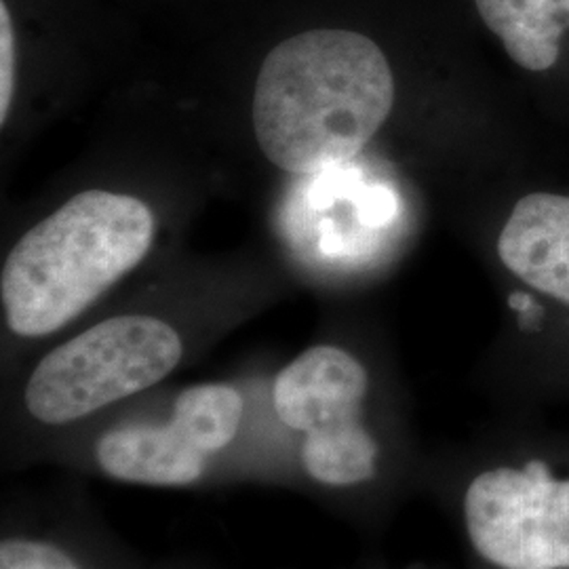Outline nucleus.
Wrapping results in <instances>:
<instances>
[{
  "instance_id": "20e7f679",
  "label": "nucleus",
  "mask_w": 569,
  "mask_h": 569,
  "mask_svg": "<svg viewBox=\"0 0 569 569\" xmlns=\"http://www.w3.org/2000/svg\"><path fill=\"white\" fill-rule=\"evenodd\" d=\"M366 367L338 346H312L277 376L272 401L284 427L302 432L310 479L348 488L376 477L378 443L361 422Z\"/></svg>"
},
{
  "instance_id": "6e6552de",
  "label": "nucleus",
  "mask_w": 569,
  "mask_h": 569,
  "mask_svg": "<svg viewBox=\"0 0 569 569\" xmlns=\"http://www.w3.org/2000/svg\"><path fill=\"white\" fill-rule=\"evenodd\" d=\"M481 20L510 60L529 72L550 70L561 53L566 20L557 0H475Z\"/></svg>"
},
{
  "instance_id": "1a4fd4ad",
  "label": "nucleus",
  "mask_w": 569,
  "mask_h": 569,
  "mask_svg": "<svg viewBox=\"0 0 569 569\" xmlns=\"http://www.w3.org/2000/svg\"><path fill=\"white\" fill-rule=\"evenodd\" d=\"M243 397L228 385H197L186 388L176 403L171 420L186 439L204 453H218L232 443L243 420Z\"/></svg>"
},
{
  "instance_id": "f03ea898",
  "label": "nucleus",
  "mask_w": 569,
  "mask_h": 569,
  "mask_svg": "<svg viewBox=\"0 0 569 569\" xmlns=\"http://www.w3.org/2000/svg\"><path fill=\"white\" fill-rule=\"evenodd\" d=\"M154 216L129 194L87 190L30 228L2 266L7 326L42 338L72 323L142 262Z\"/></svg>"
},
{
  "instance_id": "9b49d317",
  "label": "nucleus",
  "mask_w": 569,
  "mask_h": 569,
  "mask_svg": "<svg viewBox=\"0 0 569 569\" xmlns=\"http://www.w3.org/2000/svg\"><path fill=\"white\" fill-rule=\"evenodd\" d=\"M16 89V37L9 7L0 2V124L9 117V108Z\"/></svg>"
},
{
  "instance_id": "9d476101",
  "label": "nucleus",
  "mask_w": 569,
  "mask_h": 569,
  "mask_svg": "<svg viewBox=\"0 0 569 569\" xmlns=\"http://www.w3.org/2000/svg\"><path fill=\"white\" fill-rule=\"evenodd\" d=\"M0 569H82V566L68 550L49 540L4 538L0 545Z\"/></svg>"
},
{
  "instance_id": "f8f14e48",
  "label": "nucleus",
  "mask_w": 569,
  "mask_h": 569,
  "mask_svg": "<svg viewBox=\"0 0 569 569\" xmlns=\"http://www.w3.org/2000/svg\"><path fill=\"white\" fill-rule=\"evenodd\" d=\"M557 2H559V7H561V13H563L566 26H569V0H557Z\"/></svg>"
},
{
  "instance_id": "0eeeda50",
  "label": "nucleus",
  "mask_w": 569,
  "mask_h": 569,
  "mask_svg": "<svg viewBox=\"0 0 569 569\" xmlns=\"http://www.w3.org/2000/svg\"><path fill=\"white\" fill-rule=\"evenodd\" d=\"M96 460L103 475L117 481L152 488L194 486L207 467V456L173 420L110 428L96 446Z\"/></svg>"
},
{
  "instance_id": "f257e3e1",
  "label": "nucleus",
  "mask_w": 569,
  "mask_h": 569,
  "mask_svg": "<svg viewBox=\"0 0 569 569\" xmlns=\"http://www.w3.org/2000/svg\"><path fill=\"white\" fill-rule=\"evenodd\" d=\"M395 106L382 49L350 30H308L262 61L253 129L266 159L293 176L357 157Z\"/></svg>"
},
{
  "instance_id": "7ed1b4c3",
  "label": "nucleus",
  "mask_w": 569,
  "mask_h": 569,
  "mask_svg": "<svg viewBox=\"0 0 569 569\" xmlns=\"http://www.w3.org/2000/svg\"><path fill=\"white\" fill-rule=\"evenodd\" d=\"M182 350L178 331L161 319H106L42 359L26 385V409L47 427L77 422L159 385L178 367Z\"/></svg>"
},
{
  "instance_id": "423d86ee",
  "label": "nucleus",
  "mask_w": 569,
  "mask_h": 569,
  "mask_svg": "<svg viewBox=\"0 0 569 569\" xmlns=\"http://www.w3.org/2000/svg\"><path fill=\"white\" fill-rule=\"evenodd\" d=\"M498 256L523 283L569 306V197H523L498 237Z\"/></svg>"
},
{
  "instance_id": "39448f33",
  "label": "nucleus",
  "mask_w": 569,
  "mask_h": 569,
  "mask_svg": "<svg viewBox=\"0 0 569 569\" xmlns=\"http://www.w3.org/2000/svg\"><path fill=\"white\" fill-rule=\"evenodd\" d=\"M465 523L475 550L500 569H569V479L545 462L472 479Z\"/></svg>"
}]
</instances>
